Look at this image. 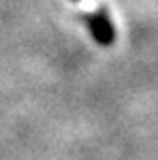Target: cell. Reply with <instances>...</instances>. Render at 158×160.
Returning <instances> with one entry per match:
<instances>
[{
    "instance_id": "obj_2",
    "label": "cell",
    "mask_w": 158,
    "mask_h": 160,
    "mask_svg": "<svg viewBox=\"0 0 158 160\" xmlns=\"http://www.w3.org/2000/svg\"><path fill=\"white\" fill-rule=\"evenodd\" d=\"M73 2H77V0H73Z\"/></svg>"
},
{
    "instance_id": "obj_1",
    "label": "cell",
    "mask_w": 158,
    "mask_h": 160,
    "mask_svg": "<svg viewBox=\"0 0 158 160\" xmlns=\"http://www.w3.org/2000/svg\"><path fill=\"white\" fill-rule=\"evenodd\" d=\"M85 24H88V28H90V32H92V37L98 45H111L113 43L115 30H113L111 19L105 15L103 9L92 13V15H85Z\"/></svg>"
}]
</instances>
